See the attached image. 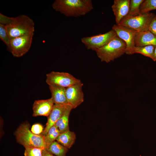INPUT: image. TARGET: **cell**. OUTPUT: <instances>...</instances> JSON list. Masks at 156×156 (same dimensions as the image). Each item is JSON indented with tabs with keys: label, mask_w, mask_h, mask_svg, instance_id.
Wrapping results in <instances>:
<instances>
[{
	"label": "cell",
	"mask_w": 156,
	"mask_h": 156,
	"mask_svg": "<svg viewBox=\"0 0 156 156\" xmlns=\"http://www.w3.org/2000/svg\"><path fill=\"white\" fill-rule=\"evenodd\" d=\"M0 23L5 25L11 39L34 33V21L25 15L11 17L0 13Z\"/></svg>",
	"instance_id": "1"
},
{
	"label": "cell",
	"mask_w": 156,
	"mask_h": 156,
	"mask_svg": "<svg viewBox=\"0 0 156 156\" xmlns=\"http://www.w3.org/2000/svg\"><path fill=\"white\" fill-rule=\"evenodd\" d=\"M53 8L67 17L85 15L93 8L92 0H55Z\"/></svg>",
	"instance_id": "2"
},
{
	"label": "cell",
	"mask_w": 156,
	"mask_h": 156,
	"mask_svg": "<svg viewBox=\"0 0 156 156\" xmlns=\"http://www.w3.org/2000/svg\"><path fill=\"white\" fill-rule=\"evenodd\" d=\"M28 122L21 124L15 131L14 135L18 143L25 148H37L45 149L46 147L44 136L36 135L30 129Z\"/></svg>",
	"instance_id": "3"
},
{
	"label": "cell",
	"mask_w": 156,
	"mask_h": 156,
	"mask_svg": "<svg viewBox=\"0 0 156 156\" xmlns=\"http://www.w3.org/2000/svg\"><path fill=\"white\" fill-rule=\"evenodd\" d=\"M126 47L125 41L117 35L105 45L95 51L101 62L108 63L125 53Z\"/></svg>",
	"instance_id": "4"
},
{
	"label": "cell",
	"mask_w": 156,
	"mask_h": 156,
	"mask_svg": "<svg viewBox=\"0 0 156 156\" xmlns=\"http://www.w3.org/2000/svg\"><path fill=\"white\" fill-rule=\"evenodd\" d=\"M155 15L150 12L134 16L126 15L118 24L131 28L138 32L148 31L150 24Z\"/></svg>",
	"instance_id": "5"
},
{
	"label": "cell",
	"mask_w": 156,
	"mask_h": 156,
	"mask_svg": "<svg viewBox=\"0 0 156 156\" xmlns=\"http://www.w3.org/2000/svg\"><path fill=\"white\" fill-rule=\"evenodd\" d=\"M46 82L49 86L66 88L81 81L69 73L53 71L46 75Z\"/></svg>",
	"instance_id": "6"
},
{
	"label": "cell",
	"mask_w": 156,
	"mask_h": 156,
	"mask_svg": "<svg viewBox=\"0 0 156 156\" xmlns=\"http://www.w3.org/2000/svg\"><path fill=\"white\" fill-rule=\"evenodd\" d=\"M34 33L11 39L9 50L15 57H21L25 54L31 47Z\"/></svg>",
	"instance_id": "7"
},
{
	"label": "cell",
	"mask_w": 156,
	"mask_h": 156,
	"mask_svg": "<svg viewBox=\"0 0 156 156\" xmlns=\"http://www.w3.org/2000/svg\"><path fill=\"white\" fill-rule=\"evenodd\" d=\"M116 36V32L112 29L103 34L83 37L81 41L87 49L95 51L105 45Z\"/></svg>",
	"instance_id": "8"
},
{
	"label": "cell",
	"mask_w": 156,
	"mask_h": 156,
	"mask_svg": "<svg viewBox=\"0 0 156 156\" xmlns=\"http://www.w3.org/2000/svg\"><path fill=\"white\" fill-rule=\"evenodd\" d=\"M112 29L116 33L117 36L123 40L126 44L125 53L133 54V49L135 47L134 38L136 32L135 30L120 24H114Z\"/></svg>",
	"instance_id": "9"
},
{
	"label": "cell",
	"mask_w": 156,
	"mask_h": 156,
	"mask_svg": "<svg viewBox=\"0 0 156 156\" xmlns=\"http://www.w3.org/2000/svg\"><path fill=\"white\" fill-rule=\"evenodd\" d=\"M83 85V83L81 82L66 88V94L68 103L73 109L77 107L84 101Z\"/></svg>",
	"instance_id": "10"
},
{
	"label": "cell",
	"mask_w": 156,
	"mask_h": 156,
	"mask_svg": "<svg viewBox=\"0 0 156 156\" xmlns=\"http://www.w3.org/2000/svg\"><path fill=\"white\" fill-rule=\"evenodd\" d=\"M54 103L52 98L34 101L33 105V116H44L48 117L50 114Z\"/></svg>",
	"instance_id": "11"
},
{
	"label": "cell",
	"mask_w": 156,
	"mask_h": 156,
	"mask_svg": "<svg viewBox=\"0 0 156 156\" xmlns=\"http://www.w3.org/2000/svg\"><path fill=\"white\" fill-rule=\"evenodd\" d=\"M69 105H54L50 114L48 117L46 127L41 134L44 136L47 134L49 129L55 124L61 117Z\"/></svg>",
	"instance_id": "12"
},
{
	"label": "cell",
	"mask_w": 156,
	"mask_h": 156,
	"mask_svg": "<svg viewBox=\"0 0 156 156\" xmlns=\"http://www.w3.org/2000/svg\"><path fill=\"white\" fill-rule=\"evenodd\" d=\"M130 0H114L112 6L116 24L128 13Z\"/></svg>",
	"instance_id": "13"
},
{
	"label": "cell",
	"mask_w": 156,
	"mask_h": 156,
	"mask_svg": "<svg viewBox=\"0 0 156 156\" xmlns=\"http://www.w3.org/2000/svg\"><path fill=\"white\" fill-rule=\"evenodd\" d=\"M134 43L136 47L149 45L156 46V36L149 30L137 31L135 36Z\"/></svg>",
	"instance_id": "14"
},
{
	"label": "cell",
	"mask_w": 156,
	"mask_h": 156,
	"mask_svg": "<svg viewBox=\"0 0 156 156\" xmlns=\"http://www.w3.org/2000/svg\"><path fill=\"white\" fill-rule=\"evenodd\" d=\"M49 88L54 104L68 105L66 94V88L53 85L49 86Z\"/></svg>",
	"instance_id": "15"
},
{
	"label": "cell",
	"mask_w": 156,
	"mask_h": 156,
	"mask_svg": "<svg viewBox=\"0 0 156 156\" xmlns=\"http://www.w3.org/2000/svg\"><path fill=\"white\" fill-rule=\"evenodd\" d=\"M76 139L75 133L69 130L60 133L56 140L62 145L69 149L74 144Z\"/></svg>",
	"instance_id": "16"
},
{
	"label": "cell",
	"mask_w": 156,
	"mask_h": 156,
	"mask_svg": "<svg viewBox=\"0 0 156 156\" xmlns=\"http://www.w3.org/2000/svg\"><path fill=\"white\" fill-rule=\"evenodd\" d=\"M72 109H73L72 107L70 105H69L62 116L55 124L58 128L60 133L69 130V118Z\"/></svg>",
	"instance_id": "17"
},
{
	"label": "cell",
	"mask_w": 156,
	"mask_h": 156,
	"mask_svg": "<svg viewBox=\"0 0 156 156\" xmlns=\"http://www.w3.org/2000/svg\"><path fill=\"white\" fill-rule=\"evenodd\" d=\"M68 149L55 141L45 149L48 152L56 156H66Z\"/></svg>",
	"instance_id": "18"
},
{
	"label": "cell",
	"mask_w": 156,
	"mask_h": 156,
	"mask_svg": "<svg viewBox=\"0 0 156 156\" xmlns=\"http://www.w3.org/2000/svg\"><path fill=\"white\" fill-rule=\"evenodd\" d=\"M60 133L59 129L55 125L52 126L49 129L47 134L44 136L46 148L56 140Z\"/></svg>",
	"instance_id": "19"
},
{
	"label": "cell",
	"mask_w": 156,
	"mask_h": 156,
	"mask_svg": "<svg viewBox=\"0 0 156 156\" xmlns=\"http://www.w3.org/2000/svg\"><path fill=\"white\" fill-rule=\"evenodd\" d=\"M155 46L149 45L143 47L135 46L133 49V54H140L153 60Z\"/></svg>",
	"instance_id": "20"
},
{
	"label": "cell",
	"mask_w": 156,
	"mask_h": 156,
	"mask_svg": "<svg viewBox=\"0 0 156 156\" xmlns=\"http://www.w3.org/2000/svg\"><path fill=\"white\" fill-rule=\"evenodd\" d=\"M144 0H130L129 12L127 15L134 16L141 14L140 12V7Z\"/></svg>",
	"instance_id": "21"
},
{
	"label": "cell",
	"mask_w": 156,
	"mask_h": 156,
	"mask_svg": "<svg viewBox=\"0 0 156 156\" xmlns=\"http://www.w3.org/2000/svg\"><path fill=\"white\" fill-rule=\"evenodd\" d=\"M156 9V0H145L140 5V14H143Z\"/></svg>",
	"instance_id": "22"
},
{
	"label": "cell",
	"mask_w": 156,
	"mask_h": 156,
	"mask_svg": "<svg viewBox=\"0 0 156 156\" xmlns=\"http://www.w3.org/2000/svg\"><path fill=\"white\" fill-rule=\"evenodd\" d=\"M0 38L9 49L11 38L6 29L5 25L2 24H0Z\"/></svg>",
	"instance_id": "23"
},
{
	"label": "cell",
	"mask_w": 156,
	"mask_h": 156,
	"mask_svg": "<svg viewBox=\"0 0 156 156\" xmlns=\"http://www.w3.org/2000/svg\"><path fill=\"white\" fill-rule=\"evenodd\" d=\"M44 149L37 148H25L24 155L25 156H43L42 152Z\"/></svg>",
	"instance_id": "24"
},
{
	"label": "cell",
	"mask_w": 156,
	"mask_h": 156,
	"mask_svg": "<svg viewBox=\"0 0 156 156\" xmlns=\"http://www.w3.org/2000/svg\"><path fill=\"white\" fill-rule=\"evenodd\" d=\"M43 130L42 125L39 124H36L33 125L31 130L33 133L36 135L41 134Z\"/></svg>",
	"instance_id": "25"
},
{
	"label": "cell",
	"mask_w": 156,
	"mask_h": 156,
	"mask_svg": "<svg viewBox=\"0 0 156 156\" xmlns=\"http://www.w3.org/2000/svg\"><path fill=\"white\" fill-rule=\"evenodd\" d=\"M149 31L156 36V15L150 24Z\"/></svg>",
	"instance_id": "26"
},
{
	"label": "cell",
	"mask_w": 156,
	"mask_h": 156,
	"mask_svg": "<svg viewBox=\"0 0 156 156\" xmlns=\"http://www.w3.org/2000/svg\"><path fill=\"white\" fill-rule=\"evenodd\" d=\"M42 153L43 156H54L53 154L47 151L45 149L43 150Z\"/></svg>",
	"instance_id": "27"
},
{
	"label": "cell",
	"mask_w": 156,
	"mask_h": 156,
	"mask_svg": "<svg viewBox=\"0 0 156 156\" xmlns=\"http://www.w3.org/2000/svg\"><path fill=\"white\" fill-rule=\"evenodd\" d=\"M152 60L154 61H156V45L155 46L154 49L153 58Z\"/></svg>",
	"instance_id": "28"
}]
</instances>
